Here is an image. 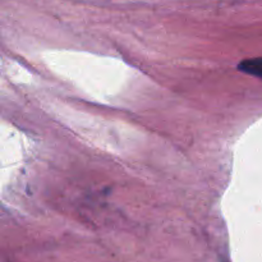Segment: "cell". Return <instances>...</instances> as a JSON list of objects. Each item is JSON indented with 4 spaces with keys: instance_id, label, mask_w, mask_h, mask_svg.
Masks as SVG:
<instances>
[{
    "instance_id": "6da1fadb",
    "label": "cell",
    "mask_w": 262,
    "mask_h": 262,
    "mask_svg": "<svg viewBox=\"0 0 262 262\" xmlns=\"http://www.w3.org/2000/svg\"><path fill=\"white\" fill-rule=\"evenodd\" d=\"M238 69L243 73L251 74V76L262 78V58L246 59L238 64Z\"/></svg>"
}]
</instances>
